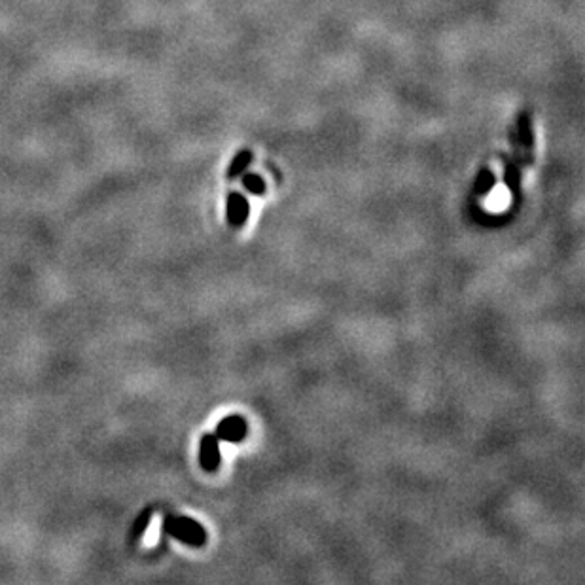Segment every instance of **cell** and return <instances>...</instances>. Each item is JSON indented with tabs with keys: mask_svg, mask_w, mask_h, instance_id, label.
Returning <instances> with one entry per match:
<instances>
[{
	"mask_svg": "<svg viewBox=\"0 0 585 585\" xmlns=\"http://www.w3.org/2000/svg\"><path fill=\"white\" fill-rule=\"evenodd\" d=\"M216 438L228 443H237L242 441L247 436V422L239 415H229L223 420H220L216 427Z\"/></svg>",
	"mask_w": 585,
	"mask_h": 585,
	"instance_id": "4",
	"label": "cell"
},
{
	"mask_svg": "<svg viewBox=\"0 0 585 585\" xmlns=\"http://www.w3.org/2000/svg\"><path fill=\"white\" fill-rule=\"evenodd\" d=\"M242 177V186L245 190L250 191L252 195H263L266 193V180L261 179L260 174L256 172H247V174H241Z\"/></svg>",
	"mask_w": 585,
	"mask_h": 585,
	"instance_id": "9",
	"label": "cell"
},
{
	"mask_svg": "<svg viewBox=\"0 0 585 585\" xmlns=\"http://www.w3.org/2000/svg\"><path fill=\"white\" fill-rule=\"evenodd\" d=\"M152 517H153L152 508H144L142 511H140L139 516H137V519H135L133 525H131V532H129L131 542H139L140 538H142V535L146 532L148 527H150V523H152Z\"/></svg>",
	"mask_w": 585,
	"mask_h": 585,
	"instance_id": "7",
	"label": "cell"
},
{
	"mask_svg": "<svg viewBox=\"0 0 585 585\" xmlns=\"http://www.w3.org/2000/svg\"><path fill=\"white\" fill-rule=\"evenodd\" d=\"M504 182L509 188V191H519V184H521V174H519V169H517L514 163L506 165V172H504Z\"/></svg>",
	"mask_w": 585,
	"mask_h": 585,
	"instance_id": "10",
	"label": "cell"
},
{
	"mask_svg": "<svg viewBox=\"0 0 585 585\" xmlns=\"http://www.w3.org/2000/svg\"><path fill=\"white\" fill-rule=\"evenodd\" d=\"M517 135H519V144L523 150H527L528 158L535 146V135H532V123H530V116L528 112H521L519 120H517Z\"/></svg>",
	"mask_w": 585,
	"mask_h": 585,
	"instance_id": "5",
	"label": "cell"
},
{
	"mask_svg": "<svg viewBox=\"0 0 585 585\" xmlns=\"http://www.w3.org/2000/svg\"><path fill=\"white\" fill-rule=\"evenodd\" d=\"M220 439L216 438V434H205L199 443V464L207 474L218 470L220 466Z\"/></svg>",
	"mask_w": 585,
	"mask_h": 585,
	"instance_id": "2",
	"label": "cell"
},
{
	"mask_svg": "<svg viewBox=\"0 0 585 585\" xmlns=\"http://www.w3.org/2000/svg\"><path fill=\"white\" fill-rule=\"evenodd\" d=\"M163 530L186 546L203 547L207 544V530L191 517L167 516L163 521Z\"/></svg>",
	"mask_w": 585,
	"mask_h": 585,
	"instance_id": "1",
	"label": "cell"
},
{
	"mask_svg": "<svg viewBox=\"0 0 585 585\" xmlns=\"http://www.w3.org/2000/svg\"><path fill=\"white\" fill-rule=\"evenodd\" d=\"M495 172L490 171L489 167H483L481 171L477 172L476 182H474V193H476V195H487V193H490V190L495 188Z\"/></svg>",
	"mask_w": 585,
	"mask_h": 585,
	"instance_id": "8",
	"label": "cell"
},
{
	"mask_svg": "<svg viewBox=\"0 0 585 585\" xmlns=\"http://www.w3.org/2000/svg\"><path fill=\"white\" fill-rule=\"evenodd\" d=\"M250 163H252V152H250V150L237 152L235 156H233V159H231V163H229L228 180L239 179L242 172L247 171V167L250 165Z\"/></svg>",
	"mask_w": 585,
	"mask_h": 585,
	"instance_id": "6",
	"label": "cell"
},
{
	"mask_svg": "<svg viewBox=\"0 0 585 585\" xmlns=\"http://www.w3.org/2000/svg\"><path fill=\"white\" fill-rule=\"evenodd\" d=\"M248 214H250V205H248L247 198L237 191H231L228 195V203H226V218H228L229 226L233 229L242 228L248 220Z\"/></svg>",
	"mask_w": 585,
	"mask_h": 585,
	"instance_id": "3",
	"label": "cell"
}]
</instances>
